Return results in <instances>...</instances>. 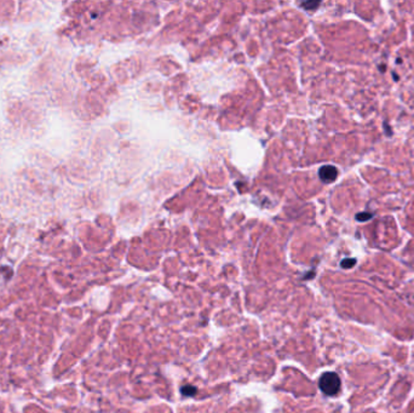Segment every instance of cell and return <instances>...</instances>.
Wrapping results in <instances>:
<instances>
[{"label":"cell","mask_w":414,"mask_h":413,"mask_svg":"<svg viewBox=\"0 0 414 413\" xmlns=\"http://www.w3.org/2000/svg\"><path fill=\"white\" fill-rule=\"evenodd\" d=\"M356 264V259H346L341 261V266L343 268L349 269L353 268L354 266Z\"/></svg>","instance_id":"cell-5"},{"label":"cell","mask_w":414,"mask_h":413,"mask_svg":"<svg viewBox=\"0 0 414 413\" xmlns=\"http://www.w3.org/2000/svg\"><path fill=\"white\" fill-rule=\"evenodd\" d=\"M379 69H380V72H385V66H384V64H380V66H379Z\"/></svg>","instance_id":"cell-8"},{"label":"cell","mask_w":414,"mask_h":413,"mask_svg":"<svg viewBox=\"0 0 414 413\" xmlns=\"http://www.w3.org/2000/svg\"><path fill=\"white\" fill-rule=\"evenodd\" d=\"M181 393H182L184 396H194L196 394V388L193 386H182Z\"/></svg>","instance_id":"cell-3"},{"label":"cell","mask_w":414,"mask_h":413,"mask_svg":"<svg viewBox=\"0 0 414 413\" xmlns=\"http://www.w3.org/2000/svg\"><path fill=\"white\" fill-rule=\"evenodd\" d=\"M319 176L321 181L325 183H331V182L336 181L338 176L337 168H334L332 165H326L319 170Z\"/></svg>","instance_id":"cell-2"},{"label":"cell","mask_w":414,"mask_h":413,"mask_svg":"<svg viewBox=\"0 0 414 413\" xmlns=\"http://www.w3.org/2000/svg\"><path fill=\"white\" fill-rule=\"evenodd\" d=\"M384 129H385V132L387 131V136H392V131L390 130V127H389V124L384 123Z\"/></svg>","instance_id":"cell-7"},{"label":"cell","mask_w":414,"mask_h":413,"mask_svg":"<svg viewBox=\"0 0 414 413\" xmlns=\"http://www.w3.org/2000/svg\"><path fill=\"white\" fill-rule=\"evenodd\" d=\"M372 218H374V214H371V212H360V214L356 215V219L359 222H366V221H369Z\"/></svg>","instance_id":"cell-4"},{"label":"cell","mask_w":414,"mask_h":413,"mask_svg":"<svg viewBox=\"0 0 414 413\" xmlns=\"http://www.w3.org/2000/svg\"><path fill=\"white\" fill-rule=\"evenodd\" d=\"M319 5L320 3H318V1H309V3H304V4H303V6H304V8H306V9L314 10L315 8H318Z\"/></svg>","instance_id":"cell-6"},{"label":"cell","mask_w":414,"mask_h":413,"mask_svg":"<svg viewBox=\"0 0 414 413\" xmlns=\"http://www.w3.org/2000/svg\"><path fill=\"white\" fill-rule=\"evenodd\" d=\"M319 386L325 396H337L341 391V378L336 372H325L320 377Z\"/></svg>","instance_id":"cell-1"},{"label":"cell","mask_w":414,"mask_h":413,"mask_svg":"<svg viewBox=\"0 0 414 413\" xmlns=\"http://www.w3.org/2000/svg\"><path fill=\"white\" fill-rule=\"evenodd\" d=\"M392 77H394V80H396V82L399 80V75H397V74H395V73H392Z\"/></svg>","instance_id":"cell-9"}]
</instances>
